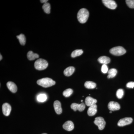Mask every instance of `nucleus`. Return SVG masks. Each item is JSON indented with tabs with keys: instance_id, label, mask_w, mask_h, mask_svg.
I'll list each match as a JSON object with an SVG mask.
<instances>
[{
	"instance_id": "8",
	"label": "nucleus",
	"mask_w": 134,
	"mask_h": 134,
	"mask_svg": "<svg viewBox=\"0 0 134 134\" xmlns=\"http://www.w3.org/2000/svg\"><path fill=\"white\" fill-rule=\"evenodd\" d=\"M71 108L75 111L78 110L79 111L81 112L85 109V105L84 103H82L80 104L75 103H72L71 105Z\"/></svg>"
},
{
	"instance_id": "13",
	"label": "nucleus",
	"mask_w": 134,
	"mask_h": 134,
	"mask_svg": "<svg viewBox=\"0 0 134 134\" xmlns=\"http://www.w3.org/2000/svg\"><path fill=\"white\" fill-rule=\"evenodd\" d=\"M97 103V99L92 98L90 97H88L85 99V103L86 105L91 107V106L96 104Z\"/></svg>"
},
{
	"instance_id": "3",
	"label": "nucleus",
	"mask_w": 134,
	"mask_h": 134,
	"mask_svg": "<svg viewBox=\"0 0 134 134\" xmlns=\"http://www.w3.org/2000/svg\"><path fill=\"white\" fill-rule=\"evenodd\" d=\"M48 66V63L46 60L39 59L35 62L34 67L36 69L38 70H42L46 69Z\"/></svg>"
},
{
	"instance_id": "26",
	"label": "nucleus",
	"mask_w": 134,
	"mask_h": 134,
	"mask_svg": "<svg viewBox=\"0 0 134 134\" xmlns=\"http://www.w3.org/2000/svg\"><path fill=\"white\" fill-rule=\"evenodd\" d=\"M124 91L122 89H119L116 92V96L118 98H121L124 96Z\"/></svg>"
},
{
	"instance_id": "34",
	"label": "nucleus",
	"mask_w": 134,
	"mask_h": 134,
	"mask_svg": "<svg viewBox=\"0 0 134 134\" xmlns=\"http://www.w3.org/2000/svg\"><path fill=\"white\" fill-rule=\"evenodd\" d=\"M47 134V133H43V134Z\"/></svg>"
},
{
	"instance_id": "10",
	"label": "nucleus",
	"mask_w": 134,
	"mask_h": 134,
	"mask_svg": "<svg viewBox=\"0 0 134 134\" xmlns=\"http://www.w3.org/2000/svg\"><path fill=\"white\" fill-rule=\"evenodd\" d=\"M108 108L111 111H116L120 110V106L117 102L111 101L108 103Z\"/></svg>"
},
{
	"instance_id": "11",
	"label": "nucleus",
	"mask_w": 134,
	"mask_h": 134,
	"mask_svg": "<svg viewBox=\"0 0 134 134\" xmlns=\"http://www.w3.org/2000/svg\"><path fill=\"white\" fill-rule=\"evenodd\" d=\"M63 128L68 131H72L74 129V123L71 121H68L63 124Z\"/></svg>"
},
{
	"instance_id": "30",
	"label": "nucleus",
	"mask_w": 134,
	"mask_h": 134,
	"mask_svg": "<svg viewBox=\"0 0 134 134\" xmlns=\"http://www.w3.org/2000/svg\"><path fill=\"white\" fill-rule=\"evenodd\" d=\"M48 1V0H41V1H40V2L42 3H44V4L47 3Z\"/></svg>"
},
{
	"instance_id": "21",
	"label": "nucleus",
	"mask_w": 134,
	"mask_h": 134,
	"mask_svg": "<svg viewBox=\"0 0 134 134\" xmlns=\"http://www.w3.org/2000/svg\"><path fill=\"white\" fill-rule=\"evenodd\" d=\"M37 100L40 102H44L47 99V96L44 93H41L37 96Z\"/></svg>"
},
{
	"instance_id": "14",
	"label": "nucleus",
	"mask_w": 134,
	"mask_h": 134,
	"mask_svg": "<svg viewBox=\"0 0 134 134\" xmlns=\"http://www.w3.org/2000/svg\"><path fill=\"white\" fill-rule=\"evenodd\" d=\"M7 86L8 88L11 92L15 93L17 91V87L14 83L12 82H8L7 83Z\"/></svg>"
},
{
	"instance_id": "12",
	"label": "nucleus",
	"mask_w": 134,
	"mask_h": 134,
	"mask_svg": "<svg viewBox=\"0 0 134 134\" xmlns=\"http://www.w3.org/2000/svg\"><path fill=\"white\" fill-rule=\"evenodd\" d=\"M54 107L55 112L58 114H60L62 112V108L60 102L58 100H55L54 103Z\"/></svg>"
},
{
	"instance_id": "7",
	"label": "nucleus",
	"mask_w": 134,
	"mask_h": 134,
	"mask_svg": "<svg viewBox=\"0 0 134 134\" xmlns=\"http://www.w3.org/2000/svg\"><path fill=\"white\" fill-rule=\"evenodd\" d=\"M132 118L131 117H126L120 120L118 122L117 125L120 127L124 126L131 124L132 123Z\"/></svg>"
},
{
	"instance_id": "20",
	"label": "nucleus",
	"mask_w": 134,
	"mask_h": 134,
	"mask_svg": "<svg viewBox=\"0 0 134 134\" xmlns=\"http://www.w3.org/2000/svg\"><path fill=\"white\" fill-rule=\"evenodd\" d=\"M17 38L18 39L19 43L21 45L24 46L26 43V38L25 36L23 34H20L19 36H16Z\"/></svg>"
},
{
	"instance_id": "23",
	"label": "nucleus",
	"mask_w": 134,
	"mask_h": 134,
	"mask_svg": "<svg viewBox=\"0 0 134 134\" xmlns=\"http://www.w3.org/2000/svg\"><path fill=\"white\" fill-rule=\"evenodd\" d=\"M83 53V51L81 49L75 50L72 52V54H71V56L72 58H76L77 56H80V55H82Z\"/></svg>"
},
{
	"instance_id": "1",
	"label": "nucleus",
	"mask_w": 134,
	"mask_h": 134,
	"mask_svg": "<svg viewBox=\"0 0 134 134\" xmlns=\"http://www.w3.org/2000/svg\"><path fill=\"white\" fill-rule=\"evenodd\" d=\"M89 16V12L88 10L85 8H82L77 13V18L79 23L84 24L87 21Z\"/></svg>"
},
{
	"instance_id": "16",
	"label": "nucleus",
	"mask_w": 134,
	"mask_h": 134,
	"mask_svg": "<svg viewBox=\"0 0 134 134\" xmlns=\"http://www.w3.org/2000/svg\"><path fill=\"white\" fill-rule=\"evenodd\" d=\"M99 62L103 65H107L110 63V58L106 56H101L98 58V60Z\"/></svg>"
},
{
	"instance_id": "25",
	"label": "nucleus",
	"mask_w": 134,
	"mask_h": 134,
	"mask_svg": "<svg viewBox=\"0 0 134 134\" xmlns=\"http://www.w3.org/2000/svg\"><path fill=\"white\" fill-rule=\"evenodd\" d=\"M73 92V90L72 89L69 88L64 91L63 94L66 97H68L72 95Z\"/></svg>"
},
{
	"instance_id": "32",
	"label": "nucleus",
	"mask_w": 134,
	"mask_h": 134,
	"mask_svg": "<svg viewBox=\"0 0 134 134\" xmlns=\"http://www.w3.org/2000/svg\"><path fill=\"white\" fill-rule=\"evenodd\" d=\"M112 113V112L111 111H110V113Z\"/></svg>"
},
{
	"instance_id": "9",
	"label": "nucleus",
	"mask_w": 134,
	"mask_h": 134,
	"mask_svg": "<svg viewBox=\"0 0 134 134\" xmlns=\"http://www.w3.org/2000/svg\"><path fill=\"white\" fill-rule=\"evenodd\" d=\"M2 109L3 113L4 115L8 116L10 115L11 111V107L8 103L3 104L2 105Z\"/></svg>"
},
{
	"instance_id": "28",
	"label": "nucleus",
	"mask_w": 134,
	"mask_h": 134,
	"mask_svg": "<svg viewBox=\"0 0 134 134\" xmlns=\"http://www.w3.org/2000/svg\"><path fill=\"white\" fill-rule=\"evenodd\" d=\"M108 68L107 65H103L101 67V71L104 74L108 73Z\"/></svg>"
},
{
	"instance_id": "15",
	"label": "nucleus",
	"mask_w": 134,
	"mask_h": 134,
	"mask_svg": "<svg viewBox=\"0 0 134 134\" xmlns=\"http://www.w3.org/2000/svg\"><path fill=\"white\" fill-rule=\"evenodd\" d=\"M97 105L96 104L90 107L87 111L88 115L90 116H93L97 113Z\"/></svg>"
},
{
	"instance_id": "18",
	"label": "nucleus",
	"mask_w": 134,
	"mask_h": 134,
	"mask_svg": "<svg viewBox=\"0 0 134 134\" xmlns=\"http://www.w3.org/2000/svg\"><path fill=\"white\" fill-rule=\"evenodd\" d=\"M27 58L30 60H33L37 59L39 57V56L37 54L34 53L32 51H29L28 52L27 54Z\"/></svg>"
},
{
	"instance_id": "4",
	"label": "nucleus",
	"mask_w": 134,
	"mask_h": 134,
	"mask_svg": "<svg viewBox=\"0 0 134 134\" xmlns=\"http://www.w3.org/2000/svg\"><path fill=\"white\" fill-rule=\"evenodd\" d=\"M126 50L121 46H117L111 48L110 50V53L116 56L122 55L126 53Z\"/></svg>"
},
{
	"instance_id": "27",
	"label": "nucleus",
	"mask_w": 134,
	"mask_h": 134,
	"mask_svg": "<svg viewBox=\"0 0 134 134\" xmlns=\"http://www.w3.org/2000/svg\"><path fill=\"white\" fill-rule=\"evenodd\" d=\"M126 2L129 7L130 8H134V0H126Z\"/></svg>"
},
{
	"instance_id": "22",
	"label": "nucleus",
	"mask_w": 134,
	"mask_h": 134,
	"mask_svg": "<svg viewBox=\"0 0 134 134\" xmlns=\"http://www.w3.org/2000/svg\"><path fill=\"white\" fill-rule=\"evenodd\" d=\"M85 86L88 89H94L96 87V84L93 82L86 81L84 84Z\"/></svg>"
},
{
	"instance_id": "2",
	"label": "nucleus",
	"mask_w": 134,
	"mask_h": 134,
	"mask_svg": "<svg viewBox=\"0 0 134 134\" xmlns=\"http://www.w3.org/2000/svg\"><path fill=\"white\" fill-rule=\"evenodd\" d=\"M37 83L44 88H48L54 85L55 82L51 78L48 77L42 78L37 81Z\"/></svg>"
},
{
	"instance_id": "33",
	"label": "nucleus",
	"mask_w": 134,
	"mask_h": 134,
	"mask_svg": "<svg viewBox=\"0 0 134 134\" xmlns=\"http://www.w3.org/2000/svg\"><path fill=\"white\" fill-rule=\"evenodd\" d=\"M81 102H83V100H81Z\"/></svg>"
},
{
	"instance_id": "31",
	"label": "nucleus",
	"mask_w": 134,
	"mask_h": 134,
	"mask_svg": "<svg viewBox=\"0 0 134 134\" xmlns=\"http://www.w3.org/2000/svg\"><path fill=\"white\" fill-rule=\"evenodd\" d=\"M0 56H1V58H0V60H2V55L1 54H0Z\"/></svg>"
},
{
	"instance_id": "24",
	"label": "nucleus",
	"mask_w": 134,
	"mask_h": 134,
	"mask_svg": "<svg viewBox=\"0 0 134 134\" xmlns=\"http://www.w3.org/2000/svg\"><path fill=\"white\" fill-rule=\"evenodd\" d=\"M44 12L47 14H50V9H51V6L50 3L47 2L44 3L42 7Z\"/></svg>"
},
{
	"instance_id": "19",
	"label": "nucleus",
	"mask_w": 134,
	"mask_h": 134,
	"mask_svg": "<svg viewBox=\"0 0 134 134\" xmlns=\"http://www.w3.org/2000/svg\"><path fill=\"white\" fill-rule=\"evenodd\" d=\"M117 70L115 69H111L108 70V75L107 76V77L109 79L114 77L117 75Z\"/></svg>"
},
{
	"instance_id": "17",
	"label": "nucleus",
	"mask_w": 134,
	"mask_h": 134,
	"mask_svg": "<svg viewBox=\"0 0 134 134\" xmlns=\"http://www.w3.org/2000/svg\"><path fill=\"white\" fill-rule=\"evenodd\" d=\"M75 68L74 67H68L64 70V74L66 76H70L72 75L75 72Z\"/></svg>"
},
{
	"instance_id": "5",
	"label": "nucleus",
	"mask_w": 134,
	"mask_h": 134,
	"mask_svg": "<svg viewBox=\"0 0 134 134\" xmlns=\"http://www.w3.org/2000/svg\"><path fill=\"white\" fill-rule=\"evenodd\" d=\"M94 123L95 125L98 126L99 130H103L104 129L106 125V122L104 118L100 117L95 118Z\"/></svg>"
},
{
	"instance_id": "6",
	"label": "nucleus",
	"mask_w": 134,
	"mask_h": 134,
	"mask_svg": "<svg viewBox=\"0 0 134 134\" xmlns=\"http://www.w3.org/2000/svg\"><path fill=\"white\" fill-rule=\"evenodd\" d=\"M103 4L107 7L111 9H115L117 7L116 2L113 0H103Z\"/></svg>"
},
{
	"instance_id": "29",
	"label": "nucleus",
	"mask_w": 134,
	"mask_h": 134,
	"mask_svg": "<svg viewBox=\"0 0 134 134\" xmlns=\"http://www.w3.org/2000/svg\"><path fill=\"white\" fill-rule=\"evenodd\" d=\"M127 87L133 88L134 87V82H130L128 83L126 85Z\"/></svg>"
}]
</instances>
